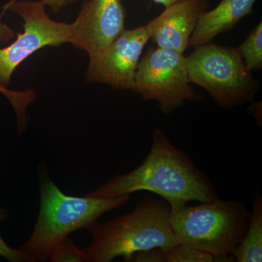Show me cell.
Wrapping results in <instances>:
<instances>
[{"label": "cell", "mask_w": 262, "mask_h": 262, "mask_svg": "<svg viewBox=\"0 0 262 262\" xmlns=\"http://www.w3.org/2000/svg\"><path fill=\"white\" fill-rule=\"evenodd\" d=\"M140 191L161 196L171 211L189 202L203 203L219 198L206 174L158 127L153 130L149 154L139 167L128 173L115 176L87 195L114 198Z\"/></svg>", "instance_id": "1"}, {"label": "cell", "mask_w": 262, "mask_h": 262, "mask_svg": "<svg viewBox=\"0 0 262 262\" xmlns=\"http://www.w3.org/2000/svg\"><path fill=\"white\" fill-rule=\"evenodd\" d=\"M157 4L163 5L164 7H168L169 5L173 4L176 2H178L179 0H151Z\"/></svg>", "instance_id": "22"}, {"label": "cell", "mask_w": 262, "mask_h": 262, "mask_svg": "<svg viewBox=\"0 0 262 262\" xmlns=\"http://www.w3.org/2000/svg\"><path fill=\"white\" fill-rule=\"evenodd\" d=\"M45 6L49 7L55 14L59 13L62 10L75 4L78 0H39Z\"/></svg>", "instance_id": "20"}, {"label": "cell", "mask_w": 262, "mask_h": 262, "mask_svg": "<svg viewBox=\"0 0 262 262\" xmlns=\"http://www.w3.org/2000/svg\"><path fill=\"white\" fill-rule=\"evenodd\" d=\"M150 39L147 27L123 31L96 61L89 62L86 80L114 89L134 91L143 50Z\"/></svg>", "instance_id": "8"}, {"label": "cell", "mask_w": 262, "mask_h": 262, "mask_svg": "<svg viewBox=\"0 0 262 262\" xmlns=\"http://www.w3.org/2000/svg\"><path fill=\"white\" fill-rule=\"evenodd\" d=\"M251 212L243 202L220 198L170 210V224L179 244L209 253L214 261L229 256L244 238Z\"/></svg>", "instance_id": "4"}, {"label": "cell", "mask_w": 262, "mask_h": 262, "mask_svg": "<svg viewBox=\"0 0 262 262\" xmlns=\"http://www.w3.org/2000/svg\"><path fill=\"white\" fill-rule=\"evenodd\" d=\"M232 256L237 262L262 261V196L259 194L253 199L247 230Z\"/></svg>", "instance_id": "12"}, {"label": "cell", "mask_w": 262, "mask_h": 262, "mask_svg": "<svg viewBox=\"0 0 262 262\" xmlns=\"http://www.w3.org/2000/svg\"><path fill=\"white\" fill-rule=\"evenodd\" d=\"M170 207L163 199L146 196L132 211L89 229L92 239L83 251L90 262H110L151 248L168 251L179 244L170 224Z\"/></svg>", "instance_id": "2"}, {"label": "cell", "mask_w": 262, "mask_h": 262, "mask_svg": "<svg viewBox=\"0 0 262 262\" xmlns=\"http://www.w3.org/2000/svg\"><path fill=\"white\" fill-rule=\"evenodd\" d=\"M7 11V8L3 6V11L0 13V45L10 42L15 37L14 30L3 22V18Z\"/></svg>", "instance_id": "19"}, {"label": "cell", "mask_w": 262, "mask_h": 262, "mask_svg": "<svg viewBox=\"0 0 262 262\" xmlns=\"http://www.w3.org/2000/svg\"><path fill=\"white\" fill-rule=\"evenodd\" d=\"M257 0H221L211 10L202 13L189 42V47L209 44L219 34L230 30L253 13Z\"/></svg>", "instance_id": "11"}, {"label": "cell", "mask_w": 262, "mask_h": 262, "mask_svg": "<svg viewBox=\"0 0 262 262\" xmlns=\"http://www.w3.org/2000/svg\"><path fill=\"white\" fill-rule=\"evenodd\" d=\"M134 91L144 100L157 101L165 115L173 113L185 101L203 98L190 86L184 53L160 47L150 48L141 58Z\"/></svg>", "instance_id": "6"}, {"label": "cell", "mask_w": 262, "mask_h": 262, "mask_svg": "<svg viewBox=\"0 0 262 262\" xmlns=\"http://www.w3.org/2000/svg\"><path fill=\"white\" fill-rule=\"evenodd\" d=\"M190 83L206 90L221 107L233 108L254 99L259 82L236 48L213 44L195 47L186 57Z\"/></svg>", "instance_id": "5"}, {"label": "cell", "mask_w": 262, "mask_h": 262, "mask_svg": "<svg viewBox=\"0 0 262 262\" xmlns=\"http://www.w3.org/2000/svg\"><path fill=\"white\" fill-rule=\"evenodd\" d=\"M242 57L246 67L251 72L262 70L261 21L248 34L246 40L236 48Z\"/></svg>", "instance_id": "13"}, {"label": "cell", "mask_w": 262, "mask_h": 262, "mask_svg": "<svg viewBox=\"0 0 262 262\" xmlns=\"http://www.w3.org/2000/svg\"><path fill=\"white\" fill-rule=\"evenodd\" d=\"M208 0H179L165 7L158 17L146 24L150 38L158 47L184 53L198 19L209 9Z\"/></svg>", "instance_id": "10"}, {"label": "cell", "mask_w": 262, "mask_h": 262, "mask_svg": "<svg viewBox=\"0 0 262 262\" xmlns=\"http://www.w3.org/2000/svg\"><path fill=\"white\" fill-rule=\"evenodd\" d=\"M8 211L5 208H0V222L8 217ZM0 256L11 262L30 261V259L19 249H14L6 244L0 234Z\"/></svg>", "instance_id": "17"}, {"label": "cell", "mask_w": 262, "mask_h": 262, "mask_svg": "<svg viewBox=\"0 0 262 262\" xmlns=\"http://www.w3.org/2000/svg\"><path fill=\"white\" fill-rule=\"evenodd\" d=\"M49 261H88L83 249L76 246L73 239L65 238L55 248L50 256Z\"/></svg>", "instance_id": "16"}, {"label": "cell", "mask_w": 262, "mask_h": 262, "mask_svg": "<svg viewBox=\"0 0 262 262\" xmlns=\"http://www.w3.org/2000/svg\"><path fill=\"white\" fill-rule=\"evenodd\" d=\"M126 11L121 0H87L72 23L70 42L96 61L125 29Z\"/></svg>", "instance_id": "9"}, {"label": "cell", "mask_w": 262, "mask_h": 262, "mask_svg": "<svg viewBox=\"0 0 262 262\" xmlns=\"http://www.w3.org/2000/svg\"><path fill=\"white\" fill-rule=\"evenodd\" d=\"M166 250L161 248H151L145 251H138L129 258L127 261L134 262H166Z\"/></svg>", "instance_id": "18"}, {"label": "cell", "mask_w": 262, "mask_h": 262, "mask_svg": "<svg viewBox=\"0 0 262 262\" xmlns=\"http://www.w3.org/2000/svg\"><path fill=\"white\" fill-rule=\"evenodd\" d=\"M214 257L209 253L178 244L167 251L166 262H212Z\"/></svg>", "instance_id": "15"}, {"label": "cell", "mask_w": 262, "mask_h": 262, "mask_svg": "<svg viewBox=\"0 0 262 262\" xmlns=\"http://www.w3.org/2000/svg\"><path fill=\"white\" fill-rule=\"evenodd\" d=\"M0 93L9 100L14 108L18 120L19 129L25 128L27 126V108L29 104L34 101L35 94L32 91H15L5 88L0 84Z\"/></svg>", "instance_id": "14"}, {"label": "cell", "mask_w": 262, "mask_h": 262, "mask_svg": "<svg viewBox=\"0 0 262 262\" xmlns=\"http://www.w3.org/2000/svg\"><path fill=\"white\" fill-rule=\"evenodd\" d=\"M40 208L34 230L19 250L30 261H46L58 244L78 229H88L106 212L121 208L130 195L99 198L68 195L48 174L39 178Z\"/></svg>", "instance_id": "3"}, {"label": "cell", "mask_w": 262, "mask_h": 262, "mask_svg": "<svg viewBox=\"0 0 262 262\" xmlns=\"http://www.w3.org/2000/svg\"><path fill=\"white\" fill-rule=\"evenodd\" d=\"M4 6L21 17L24 28L14 42L0 48V84L8 88L15 69L33 53L46 46L70 42L73 27L50 18L39 0H10Z\"/></svg>", "instance_id": "7"}, {"label": "cell", "mask_w": 262, "mask_h": 262, "mask_svg": "<svg viewBox=\"0 0 262 262\" xmlns=\"http://www.w3.org/2000/svg\"><path fill=\"white\" fill-rule=\"evenodd\" d=\"M261 103H255L250 108L249 113L253 117H256L257 121H261Z\"/></svg>", "instance_id": "21"}]
</instances>
